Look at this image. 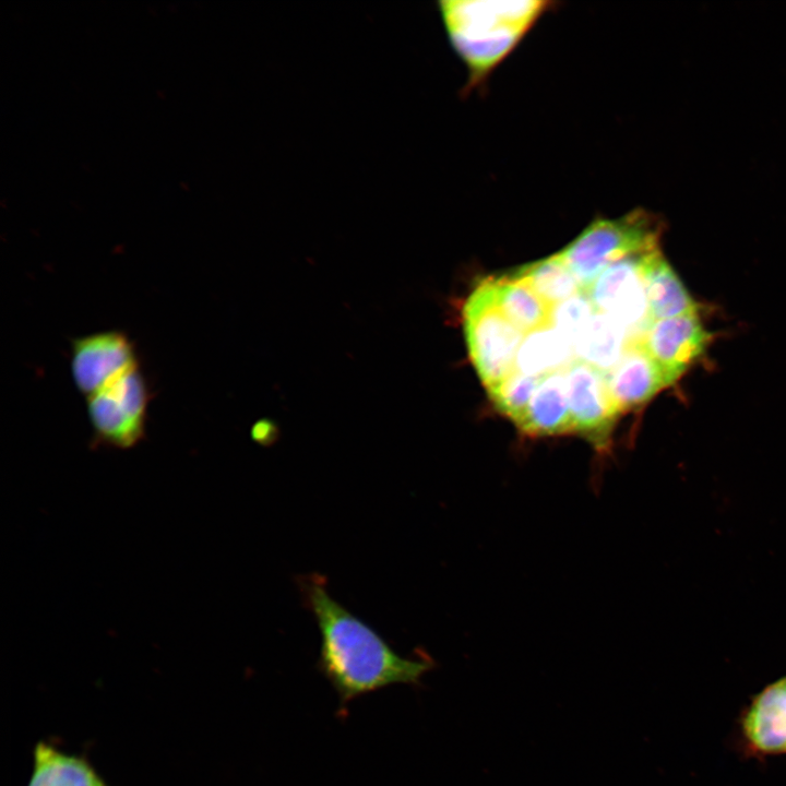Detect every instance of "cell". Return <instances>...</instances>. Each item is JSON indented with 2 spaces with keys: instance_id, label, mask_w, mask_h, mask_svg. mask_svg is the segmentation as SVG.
Here are the masks:
<instances>
[{
  "instance_id": "6da1fadb",
  "label": "cell",
  "mask_w": 786,
  "mask_h": 786,
  "mask_svg": "<svg viewBox=\"0 0 786 786\" xmlns=\"http://www.w3.org/2000/svg\"><path fill=\"white\" fill-rule=\"evenodd\" d=\"M302 603L318 624V669L331 683L341 710L353 700L395 684L418 686L433 662L427 655L403 656L369 624L334 599L325 576H298Z\"/></svg>"
},
{
  "instance_id": "7a4b0ae2",
  "label": "cell",
  "mask_w": 786,
  "mask_h": 786,
  "mask_svg": "<svg viewBox=\"0 0 786 786\" xmlns=\"http://www.w3.org/2000/svg\"><path fill=\"white\" fill-rule=\"evenodd\" d=\"M550 5L549 1L536 0L439 1L449 41L468 71L464 90L485 81Z\"/></svg>"
},
{
  "instance_id": "3957f363",
  "label": "cell",
  "mask_w": 786,
  "mask_h": 786,
  "mask_svg": "<svg viewBox=\"0 0 786 786\" xmlns=\"http://www.w3.org/2000/svg\"><path fill=\"white\" fill-rule=\"evenodd\" d=\"M662 229V222L644 210L596 218L558 254L586 291L612 263L659 248Z\"/></svg>"
},
{
  "instance_id": "277c9868",
  "label": "cell",
  "mask_w": 786,
  "mask_h": 786,
  "mask_svg": "<svg viewBox=\"0 0 786 786\" xmlns=\"http://www.w3.org/2000/svg\"><path fill=\"white\" fill-rule=\"evenodd\" d=\"M462 319L471 360L483 384L489 388L515 368V356L525 334L501 312L488 278L466 299Z\"/></svg>"
},
{
  "instance_id": "5b68a950",
  "label": "cell",
  "mask_w": 786,
  "mask_h": 786,
  "mask_svg": "<svg viewBox=\"0 0 786 786\" xmlns=\"http://www.w3.org/2000/svg\"><path fill=\"white\" fill-rule=\"evenodd\" d=\"M151 390L140 366L86 397L93 446L131 449L145 437Z\"/></svg>"
},
{
  "instance_id": "8992f818",
  "label": "cell",
  "mask_w": 786,
  "mask_h": 786,
  "mask_svg": "<svg viewBox=\"0 0 786 786\" xmlns=\"http://www.w3.org/2000/svg\"><path fill=\"white\" fill-rule=\"evenodd\" d=\"M645 253L612 263L585 291L597 312L612 318L626 329L630 342L641 341L653 322L641 270Z\"/></svg>"
},
{
  "instance_id": "52a82bcc",
  "label": "cell",
  "mask_w": 786,
  "mask_h": 786,
  "mask_svg": "<svg viewBox=\"0 0 786 786\" xmlns=\"http://www.w3.org/2000/svg\"><path fill=\"white\" fill-rule=\"evenodd\" d=\"M569 407L574 432L596 450L610 445L611 432L620 415L610 396L605 372L574 359L565 368Z\"/></svg>"
},
{
  "instance_id": "ba28073f",
  "label": "cell",
  "mask_w": 786,
  "mask_h": 786,
  "mask_svg": "<svg viewBox=\"0 0 786 786\" xmlns=\"http://www.w3.org/2000/svg\"><path fill=\"white\" fill-rule=\"evenodd\" d=\"M136 366L135 345L122 331L96 332L71 342L72 379L86 397Z\"/></svg>"
},
{
  "instance_id": "9c48e42d",
  "label": "cell",
  "mask_w": 786,
  "mask_h": 786,
  "mask_svg": "<svg viewBox=\"0 0 786 786\" xmlns=\"http://www.w3.org/2000/svg\"><path fill=\"white\" fill-rule=\"evenodd\" d=\"M713 335L699 313L654 320L641 342L676 382L705 353Z\"/></svg>"
},
{
  "instance_id": "30bf717a",
  "label": "cell",
  "mask_w": 786,
  "mask_h": 786,
  "mask_svg": "<svg viewBox=\"0 0 786 786\" xmlns=\"http://www.w3.org/2000/svg\"><path fill=\"white\" fill-rule=\"evenodd\" d=\"M605 376L610 396L620 414L645 404L675 383L641 341L630 342L619 362Z\"/></svg>"
},
{
  "instance_id": "8fae6325",
  "label": "cell",
  "mask_w": 786,
  "mask_h": 786,
  "mask_svg": "<svg viewBox=\"0 0 786 786\" xmlns=\"http://www.w3.org/2000/svg\"><path fill=\"white\" fill-rule=\"evenodd\" d=\"M516 427L531 437L574 432L569 407L565 368L540 378L526 412Z\"/></svg>"
},
{
  "instance_id": "7c38bea8",
  "label": "cell",
  "mask_w": 786,
  "mask_h": 786,
  "mask_svg": "<svg viewBox=\"0 0 786 786\" xmlns=\"http://www.w3.org/2000/svg\"><path fill=\"white\" fill-rule=\"evenodd\" d=\"M742 729L751 748L760 753L786 752V677L763 689L747 710Z\"/></svg>"
},
{
  "instance_id": "4fadbf2b",
  "label": "cell",
  "mask_w": 786,
  "mask_h": 786,
  "mask_svg": "<svg viewBox=\"0 0 786 786\" xmlns=\"http://www.w3.org/2000/svg\"><path fill=\"white\" fill-rule=\"evenodd\" d=\"M641 270L653 321L699 313V302L692 298L659 248L643 255Z\"/></svg>"
},
{
  "instance_id": "5bb4252c",
  "label": "cell",
  "mask_w": 786,
  "mask_h": 786,
  "mask_svg": "<svg viewBox=\"0 0 786 786\" xmlns=\"http://www.w3.org/2000/svg\"><path fill=\"white\" fill-rule=\"evenodd\" d=\"M27 786H108L85 759L38 742Z\"/></svg>"
},
{
  "instance_id": "9a60e30c",
  "label": "cell",
  "mask_w": 786,
  "mask_h": 786,
  "mask_svg": "<svg viewBox=\"0 0 786 786\" xmlns=\"http://www.w3.org/2000/svg\"><path fill=\"white\" fill-rule=\"evenodd\" d=\"M488 281L501 312L525 335L550 325L552 308L526 282L515 276Z\"/></svg>"
},
{
  "instance_id": "2e32d148",
  "label": "cell",
  "mask_w": 786,
  "mask_h": 786,
  "mask_svg": "<svg viewBox=\"0 0 786 786\" xmlns=\"http://www.w3.org/2000/svg\"><path fill=\"white\" fill-rule=\"evenodd\" d=\"M630 343L628 332L612 318L595 312L573 344L575 359L607 372L621 359Z\"/></svg>"
},
{
  "instance_id": "e0dca14e",
  "label": "cell",
  "mask_w": 786,
  "mask_h": 786,
  "mask_svg": "<svg viewBox=\"0 0 786 786\" xmlns=\"http://www.w3.org/2000/svg\"><path fill=\"white\" fill-rule=\"evenodd\" d=\"M574 356L572 345L551 325L527 333L514 367L526 376L543 377L567 368Z\"/></svg>"
},
{
  "instance_id": "ac0fdd59",
  "label": "cell",
  "mask_w": 786,
  "mask_h": 786,
  "mask_svg": "<svg viewBox=\"0 0 786 786\" xmlns=\"http://www.w3.org/2000/svg\"><path fill=\"white\" fill-rule=\"evenodd\" d=\"M513 276L526 282L551 308L582 290L558 253L521 266Z\"/></svg>"
},
{
  "instance_id": "d6986e66",
  "label": "cell",
  "mask_w": 786,
  "mask_h": 786,
  "mask_svg": "<svg viewBox=\"0 0 786 786\" xmlns=\"http://www.w3.org/2000/svg\"><path fill=\"white\" fill-rule=\"evenodd\" d=\"M541 377L526 376L515 368L502 380L487 388L498 410L515 425L522 419Z\"/></svg>"
},
{
  "instance_id": "ffe728a7",
  "label": "cell",
  "mask_w": 786,
  "mask_h": 786,
  "mask_svg": "<svg viewBox=\"0 0 786 786\" xmlns=\"http://www.w3.org/2000/svg\"><path fill=\"white\" fill-rule=\"evenodd\" d=\"M596 312L587 293L580 290L569 299L552 307L550 325L573 347Z\"/></svg>"
}]
</instances>
